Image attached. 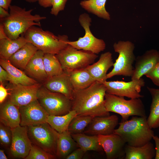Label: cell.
<instances>
[{"label": "cell", "instance_id": "23", "mask_svg": "<svg viewBox=\"0 0 159 159\" xmlns=\"http://www.w3.org/2000/svg\"><path fill=\"white\" fill-rule=\"evenodd\" d=\"M38 50L32 44L27 42L14 53L9 60L16 67L24 70L32 57Z\"/></svg>", "mask_w": 159, "mask_h": 159}, {"label": "cell", "instance_id": "28", "mask_svg": "<svg viewBox=\"0 0 159 159\" xmlns=\"http://www.w3.org/2000/svg\"><path fill=\"white\" fill-rule=\"evenodd\" d=\"M71 134L79 147L85 152L88 151L101 152L103 150L99 144L98 135H88L83 133Z\"/></svg>", "mask_w": 159, "mask_h": 159}, {"label": "cell", "instance_id": "31", "mask_svg": "<svg viewBox=\"0 0 159 159\" xmlns=\"http://www.w3.org/2000/svg\"><path fill=\"white\" fill-rule=\"evenodd\" d=\"M107 0H84L80 4L81 6L87 11L98 17L109 20L110 16L107 11L105 5Z\"/></svg>", "mask_w": 159, "mask_h": 159}, {"label": "cell", "instance_id": "5", "mask_svg": "<svg viewBox=\"0 0 159 159\" xmlns=\"http://www.w3.org/2000/svg\"><path fill=\"white\" fill-rule=\"evenodd\" d=\"M104 105L107 112L120 115L121 121L128 120L131 116H146L145 106L140 98L126 100L124 97L106 93Z\"/></svg>", "mask_w": 159, "mask_h": 159}, {"label": "cell", "instance_id": "38", "mask_svg": "<svg viewBox=\"0 0 159 159\" xmlns=\"http://www.w3.org/2000/svg\"><path fill=\"white\" fill-rule=\"evenodd\" d=\"M85 153L82 149L79 147L73 151L67 156L66 159H81Z\"/></svg>", "mask_w": 159, "mask_h": 159}, {"label": "cell", "instance_id": "44", "mask_svg": "<svg viewBox=\"0 0 159 159\" xmlns=\"http://www.w3.org/2000/svg\"><path fill=\"white\" fill-rule=\"evenodd\" d=\"M4 28L3 25L1 23L0 24V40L8 39Z\"/></svg>", "mask_w": 159, "mask_h": 159}, {"label": "cell", "instance_id": "4", "mask_svg": "<svg viewBox=\"0 0 159 159\" xmlns=\"http://www.w3.org/2000/svg\"><path fill=\"white\" fill-rule=\"evenodd\" d=\"M39 27L31 26L24 34V36L27 42L32 43L44 54L56 55L68 45L67 35L57 36Z\"/></svg>", "mask_w": 159, "mask_h": 159}, {"label": "cell", "instance_id": "48", "mask_svg": "<svg viewBox=\"0 0 159 159\" xmlns=\"http://www.w3.org/2000/svg\"><path fill=\"white\" fill-rule=\"evenodd\" d=\"M158 54H159V56H158V62H159V51H158Z\"/></svg>", "mask_w": 159, "mask_h": 159}, {"label": "cell", "instance_id": "12", "mask_svg": "<svg viewBox=\"0 0 159 159\" xmlns=\"http://www.w3.org/2000/svg\"><path fill=\"white\" fill-rule=\"evenodd\" d=\"M42 85L39 83L30 85L10 83L6 88L9 91L8 100L19 107L26 105L37 99L38 92Z\"/></svg>", "mask_w": 159, "mask_h": 159}, {"label": "cell", "instance_id": "32", "mask_svg": "<svg viewBox=\"0 0 159 159\" xmlns=\"http://www.w3.org/2000/svg\"><path fill=\"white\" fill-rule=\"evenodd\" d=\"M43 61L45 70L48 77L58 75L64 72L61 64L55 55L44 54Z\"/></svg>", "mask_w": 159, "mask_h": 159}, {"label": "cell", "instance_id": "25", "mask_svg": "<svg viewBox=\"0 0 159 159\" xmlns=\"http://www.w3.org/2000/svg\"><path fill=\"white\" fill-rule=\"evenodd\" d=\"M79 148L68 130L59 133L57 143L56 156L59 158H65L73 151Z\"/></svg>", "mask_w": 159, "mask_h": 159}, {"label": "cell", "instance_id": "26", "mask_svg": "<svg viewBox=\"0 0 159 159\" xmlns=\"http://www.w3.org/2000/svg\"><path fill=\"white\" fill-rule=\"evenodd\" d=\"M69 73L74 91L86 88L96 81L86 68L74 70Z\"/></svg>", "mask_w": 159, "mask_h": 159}, {"label": "cell", "instance_id": "15", "mask_svg": "<svg viewBox=\"0 0 159 159\" xmlns=\"http://www.w3.org/2000/svg\"><path fill=\"white\" fill-rule=\"evenodd\" d=\"M98 136L99 144L105 151L107 159L125 158L126 143L119 135L114 132L109 135Z\"/></svg>", "mask_w": 159, "mask_h": 159}, {"label": "cell", "instance_id": "18", "mask_svg": "<svg viewBox=\"0 0 159 159\" xmlns=\"http://www.w3.org/2000/svg\"><path fill=\"white\" fill-rule=\"evenodd\" d=\"M158 51L152 49L146 51L135 59V68L131 80H138L152 69L158 62Z\"/></svg>", "mask_w": 159, "mask_h": 159}, {"label": "cell", "instance_id": "37", "mask_svg": "<svg viewBox=\"0 0 159 159\" xmlns=\"http://www.w3.org/2000/svg\"><path fill=\"white\" fill-rule=\"evenodd\" d=\"M67 0H53L50 13L57 16L59 12L63 11Z\"/></svg>", "mask_w": 159, "mask_h": 159}, {"label": "cell", "instance_id": "27", "mask_svg": "<svg viewBox=\"0 0 159 159\" xmlns=\"http://www.w3.org/2000/svg\"><path fill=\"white\" fill-rule=\"evenodd\" d=\"M27 42L24 34L15 39H8L0 40V58L9 60L14 53Z\"/></svg>", "mask_w": 159, "mask_h": 159}, {"label": "cell", "instance_id": "36", "mask_svg": "<svg viewBox=\"0 0 159 159\" xmlns=\"http://www.w3.org/2000/svg\"><path fill=\"white\" fill-rule=\"evenodd\" d=\"M145 75L150 79L154 85L159 86V62Z\"/></svg>", "mask_w": 159, "mask_h": 159}, {"label": "cell", "instance_id": "24", "mask_svg": "<svg viewBox=\"0 0 159 159\" xmlns=\"http://www.w3.org/2000/svg\"><path fill=\"white\" fill-rule=\"evenodd\" d=\"M125 159H152L155 157V150L150 141L140 147H133L126 144Z\"/></svg>", "mask_w": 159, "mask_h": 159}, {"label": "cell", "instance_id": "22", "mask_svg": "<svg viewBox=\"0 0 159 159\" xmlns=\"http://www.w3.org/2000/svg\"><path fill=\"white\" fill-rule=\"evenodd\" d=\"M44 53L38 50L26 66L24 70L32 78L44 82L48 77L45 72L43 61Z\"/></svg>", "mask_w": 159, "mask_h": 159}, {"label": "cell", "instance_id": "33", "mask_svg": "<svg viewBox=\"0 0 159 159\" xmlns=\"http://www.w3.org/2000/svg\"><path fill=\"white\" fill-rule=\"evenodd\" d=\"M93 118L90 116L77 115L70 122L68 130L71 134L82 133Z\"/></svg>", "mask_w": 159, "mask_h": 159}, {"label": "cell", "instance_id": "42", "mask_svg": "<svg viewBox=\"0 0 159 159\" xmlns=\"http://www.w3.org/2000/svg\"><path fill=\"white\" fill-rule=\"evenodd\" d=\"M53 0H38L39 5L44 8L52 6Z\"/></svg>", "mask_w": 159, "mask_h": 159}, {"label": "cell", "instance_id": "20", "mask_svg": "<svg viewBox=\"0 0 159 159\" xmlns=\"http://www.w3.org/2000/svg\"><path fill=\"white\" fill-rule=\"evenodd\" d=\"M0 64L8 72V81L10 84L30 85L38 83L36 80L13 65L9 60L0 58Z\"/></svg>", "mask_w": 159, "mask_h": 159}, {"label": "cell", "instance_id": "34", "mask_svg": "<svg viewBox=\"0 0 159 159\" xmlns=\"http://www.w3.org/2000/svg\"><path fill=\"white\" fill-rule=\"evenodd\" d=\"M57 158L54 155L49 153L39 147L32 144L28 155L25 159H54Z\"/></svg>", "mask_w": 159, "mask_h": 159}, {"label": "cell", "instance_id": "14", "mask_svg": "<svg viewBox=\"0 0 159 159\" xmlns=\"http://www.w3.org/2000/svg\"><path fill=\"white\" fill-rule=\"evenodd\" d=\"M21 115L20 125L28 126L46 122L49 115L37 99L19 107Z\"/></svg>", "mask_w": 159, "mask_h": 159}, {"label": "cell", "instance_id": "6", "mask_svg": "<svg viewBox=\"0 0 159 159\" xmlns=\"http://www.w3.org/2000/svg\"><path fill=\"white\" fill-rule=\"evenodd\" d=\"M113 47L119 55L113 69L107 74V79L116 75L131 77L134 69L132 64L136 59L134 44L129 41L120 40L115 43Z\"/></svg>", "mask_w": 159, "mask_h": 159}, {"label": "cell", "instance_id": "9", "mask_svg": "<svg viewBox=\"0 0 159 159\" xmlns=\"http://www.w3.org/2000/svg\"><path fill=\"white\" fill-rule=\"evenodd\" d=\"M27 127L28 135L32 144L56 156L59 133L47 122Z\"/></svg>", "mask_w": 159, "mask_h": 159}, {"label": "cell", "instance_id": "16", "mask_svg": "<svg viewBox=\"0 0 159 159\" xmlns=\"http://www.w3.org/2000/svg\"><path fill=\"white\" fill-rule=\"evenodd\" d=\"M116 115L94 117L86 127L83 133L88 135H106L114 132L118 124Z\"/></svg>", "mask_w": 159, "mask_h": 159}, {"label": "cell", "instance_id": "30", "mask_svg": "<svg viewBox=\"0 0 159 159\" xmlns=\"http://www.w3.org/2000/svg\"><path fill=\"white\" fill-rule=\"evenodd\" d=\"M147 88L152 98L147 122L150 128L155 129L159 127V89L148 87Z\"/></svg>", "mask_w": 159, "mask_h": 159}, {"label": "cell", "instance_id": "40", "mask_svg": "<svg viewBox=\"0 0 159 159\" xmlns=\"http://www.w3.org/2000/svg\"><path fill=\"white\" fill-rule=\"evenodd\" d=\"M9 74L7 71L0 66V84H3L5 81H8Z\"/></svg>", "mask_w": 159, "mask_h": 159}, {"label": "cell", "instance_id": "13", "mask_svg": "<svg viewBox=\"0 0 159 159\" xmlns=\"http://www.w3.org/2000/svg\"><path fill=\"white\" fill-rule=\"evenodd\" d=\"M11 129L12 140L10 147V153L14 157L25 159L32 144L28 135L27 126L20 125Z\"/></svg>", "mask_w": 159, "mask_h": 159}, {"label": "cell", "instance_id": "8", "mask_svg": "<svg viewBox=\"0 0 159 159\" xmlns=\"http://www.w3.org/2000/svg\"><path fill=\"white\" fill-rule=\"evenodd\" d=\"M37 99L49 115H62L72 110V101L64 95L51 91L43 85L38 90Z\"/></svg>", "mask_w": 159, "mask_h": 159}, {"label": "cell", "instance_id": "46", "mask_svg": "<svg viewBox=\"0 0 159 159\" xmlns=\"http://www.w3.org/2000/svg\"><path fill=\"white\" fill-rule=\"evenodd\" d=\"M7 158L4 153V150H0V159H7Z\"/></svg>", "mask_w": 159, "mask_h": 159}, {"label": "cell", "instance_id": "3", "mask_svg": "<svg viewBox=\"0 0 159 159\" xmlns=\"http://www.w3.org/2000/svg\"><path fill=\"white\" fill-rule=\"evenodd\" d=\"M119 124L114 132L132 146H143L150 142L155 135L148 125L147 116H133L130 119L121 121Z\"/></svg>", "mask_w": 159, "mask_h": 159}, {"label": "cell", "instance_id": "21", "mask_svg": "<svg viewBox=\"0 0 159 159\" xmlns=\"http://www.w3.org/2000/svg\"><path fill=\"white\" fill-rule=\"evenodd\" d=\"M1 104L0 122L11 128L20 125L21 115L19 107L12 104L8 99Z\"/></svg>", "mask_w": 159, "mask_h": 159}, {"label": "cell", "instance_id": "7", "mask_svg": "<svg viewBox=\"0 0 159 159\" xmlns=\"http://www.w3.org/2000/svg\"><path fill=\"white\" fill-rule=\"evenodd\" d=\"M64 71L69 73L85 68L93 63L98 57L91 52L79 50L69 44L55 55Z\"/></svg>", "mask_w": 159, "mask_h": 159}, {"label": "cell", "instance_id": "43", "mask_svg": "<svg viewBox=\"0 0 159 159\" xmlns=\"http://www.w3.org/2000/svg\"><path fill=\"white\" fill-rule=\"evenodd\" d=\"M12 0H0V7L7 11L11 5Z\"/></svg>", "mask_w": 159, "mask_h": 159}, {"label": "cell", "instance_id": "1", "mask_svg": "<svg viewBox=\"0 0 159 159\" xmlns=\"http://www.w3.org/2000/svg\"><path fill=\"white\" fill-rule=\"evenodd\" d=\"M106 89L102 83L95 81L88 87L74 91L72 101V110L77 115L93 117L110 115L104 105Z\"/></svg>", "mask_w": 159, "mask_h": 159}, {"label": "cell", "instance_id": "19", "mask_svg": "<svg viewBox=\"0 0 159 159\" xmlns=\"http://www.w3.org/2000/svg\"><path fill=\"white\" fill-rule=\"evenodd\" d=\"M114 64L112 53L107 52L101 54L97 62L86 68L96 81L103 83L107 81V72Z\"/></svg>", "mask_w": 159, "mask_h": 159}, {"label": "cell", "instance_id": "2", "mask_svg": "<svg viewBox=\"0 0 159 159\" xmlns=\"http://www.w3.org/2000/svg\"><path fill=\"white\" fill-rule=\"evenodd\" d=\"M9 9V16L0 19V21L7 37L11 39H17L33 26L40 27V21L46 18L39 14H32L33 9L26 10L25 8L16 5H11Z\"/></svg>", "mask_w": 159, "mask_h": 159}, {"label": "cell", "instance_id": "35", "mask_svg": "<svg viewBox=\"0 0 159 159\" xmlns=\"http://www.w3.org/2000/svg\"><path fill=\"white\" fill-rule=\"evenodd\" d=\"M12 140L11 129L1 123L0 124V142L6 148L10 147Z\"/></svg>", "mask_w": 159, "mask_h": 159}, {"label": "cell", "instance_id": "11", "mask_svg": "<svg viewBox=\"0 0 159 159\" xmlns=\"http://www.w3.org/2000/svg\"><path fill=\"white\" fill-rule=\"evenodd\" d=\"M103 84L106 88V93L109 94L130 98L143 97L140 94L142 87L145 85L144 80L142 78L128 82L106 81Z\"/></svg>", "mask_w": 159, "mask_h": 159}, {"label": "cell", "instance_id": "47", "mask_svg": "<svg viewBox=\"0 0 159 159\" xmlns=\"http://www.w3.org/2000/svg\"><path fill=\"white\" fill-rule=\"evenodd\" d=\"M25 0L29 2L33 3V2H35L36 1H38V0Z\"/></svg>", "mask_w": 159, "mask_h": 159}, {"label": "cell", "instance_id": "10", "mask_svg": "<svg viewBox=\"0 0 159 159\" xmlns=\"http://www.w3.org/2000/svg\"><path fill=\"white\" fill-rule=\"evenodd\" d=\"M78 20L85 30V35L77 41H69L67 44L77 49L89 51L96 54L104 51L106 48L105 43L103 39L96 37L92 33L90 29L92 19L89 15L86 13L82 14L80 15Z\"/></svg>", "mask_w": 159, "mask_h": 159}, {"label": "cell", "instance_id": "17", "mask_svg": "<svg viewBox=\"0 0 159 159\" xmlns=\"http://www.w3.org/2000/svg\"><path fill=\"white\" fill-rule=\"evenodd\" d=\"M43 85L51 91L63 94L71 100L72 99L74 90L69 73L64 71L62 74L48 77Z\"/></svg>", "mask_w": 159, "mask_h": 159}, {"label": "cell", "instance_id": "41", "mask_svg": "<svg viewBox=\"0 0 159 159\" xmlns=\"http://www.w3.org/2000/svg\"><path fill=\"white\" fill-rule=\"evenodd\" d=\"M155 143V159H159V138L156 135H154L153 138Z\"/></svg>", "mask_w": 159, "mask_h": 159}, {"label": "cell", "instance_id": "39", "mask_svg": "<svg viewBox=\"0 0 159 159\" xmlns=\"http://www.w3.org/2000/svg\"><path fill=\"white\" fill-rule=\"evenodd\" d=\"M8 90L2 84L0 85V104L4 102L7 96L9 95Z\"/></svg>", "mask_w": 159, "mask_h": 159}, {"label": "cell", "instance_id": "45", "mask_svg": "<svg viewBox=\"0 0 159 159\" xmlns=\"http://www.w3.org/2000/svg\"><path fill=\"white\" fill-rule=\"evenodd\" d=\"M10 15L9 13L4 8L0 7V19H4L8 17Z\"/></svg>", "mask_w": 159, "mask_h": 159}, {"label": "cell", "instance_id": "29", "mask_svg": "<svg viewBox=\"0 0 159 159\" xmlns=\"http://www.w3.org/2000/svg\"><path fill=\"white\" fill-rule=\"evenodd\" d=\"M77 115L75 111L72 110L64 115H48L46 122L58 133H61L68 130L70 122Z\"/></svg>", "mask_w": 159, "mask_h": 159}]
</instances>
